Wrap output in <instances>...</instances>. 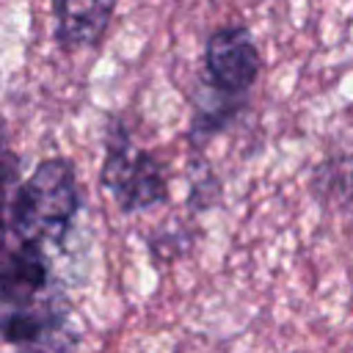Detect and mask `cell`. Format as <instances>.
<instances>
[{"mask_svg": "<svg viewBox=\"0 0 353 353\" xmlns=\"http://www.w3.org/2000/svg\"><path fill=\"white\" fill-rule=\"evenodd\" d=\"M80 207L74 165L63 157L41 160L33 174L11 188L6 204V240L61 248Z\"/></svg>", "mask_w": 353, "mask_h": 353, "instance_id": "6da1fadb", "label": "cell"}, {"mask_svg": "<svg viewBox=\"0 0 353 353\" xmlns=\"http://www.w3.org/2000/svg\"><path fill=\"white\" fill-rule=\"evenodd\" d=\"M116 0H52L55 39L63 50L97 47L113 19Z\"/></svg>", "mask_w": 353, "mask_h": 353, "instance_id": "5b68a950", "label": "cell"}, {"mask_svg": "<svg viewBox=\"0 0 353 353\" xmlns=\"http://www.w3.org/2000/svg\"><path fill=\"white\" fill-rule=\"evenodd\" d=\"M0 325L17 353H74L80 345L72 306L55 284L3 295Z\"/></svg>", "mask_w": 353, "mask_h": 353, "instance_id": "7a4b0ae2", "label": "cell"}, {"mask_svg": "<svg viewBox=\"0 0 353 353\" xmlns=\"http://www.w3.org/2000/svg\"><path fill=\"white\" fill-rule=\"evenodd\" d=\"M262 61L251 33L243 25L218 28L204 47V72L223 97L245 94L259 77Z\"/></svg>", "mask_w": 353, "mask_h": 353, "instance_id": "277c9868", "label": "cell"}, {"mask_svg": "<svg viewBox=\"0 0 353 353\" xmlns=\"http://www.w3.org/2000/svg\"><path fill=\"white\" fill-rule=\"evenodd\" d=\"M99 182L121 212H141L168 199L163 165L154 154L132 143L127 127L119 119L108 121Z\"/></svg>", "mask_w": 353, "mask_h": 353, "instance_id": "3957f363", "label": "cell"}]
</instances>
